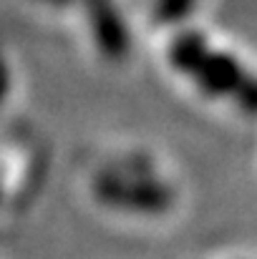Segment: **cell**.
I'll return each mask as SVG.
<instances>
[{"instance_id": "obj_1", "label": "cell", "mask_w": 257, "mask_h": 259, "mask_svg": "<svg viewBox=\"0 0 257 259\" xmlns=\"http://www.w3.org/2000/svg\"><path fill=\"white\" fill-rule=\"evenodd\" d=\"M194 76L199 78V86L207 93H230L242 81L237 63L230 56L219 53H204V58L194 68Z\"/></svg>"}, {"instance_id": "obj_2", "label": "cell", "mask_w": 257, "mask_h": 259, "mask_svg": "<svg viewBox=\"0 0 257 259\" xmlns=\"http://www.w3.org/2000/svg\"><path fill=\"white\" fill-rule=\"evenodd\" d=\"M187 8H192V0H162V13H164L167 18L181 15Z\"/></svg>"}]
</instances>
